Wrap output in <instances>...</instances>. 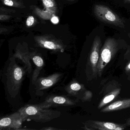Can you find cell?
<instances>
[{
  "label": "cell",
  "instance_id": "1",
  "mask_svg": "<svg viewBox=\"0 0 130 130\" xmlns=\"http://www.w3.org/2000/svg\"><path fill=\"white\" fill-rule=\"evenodd\" d=\"M18 111L21 114L24 121L31 120L43 123L50 121L61 115V112L59 111L42 108L39 104L26 105Z\"/></svg>",
  "mask_w": 130,
  "mask_h": 130
},
{
  "label": "cell",
  "instance_id": "15",
  "mask_svg": "<svg viewBox=\"0 0 130 130\" xmlns=\"http://www.w3.org/2000/svg\"><path fill=\"white\" fill-rule=\"evenodd\" d=\"M41 43L43 47L45 48H48L51 50H57V49H60L61 52L64 51V50L61 49L60 46L59 45H56L54 42L50 41H41Z\"/></svg>",
  "mask_w": 130,
  "mask_h": 130
},
{
  "label": "cell",
  "instance_id": "3",
  "mask_svg": "<svg viewBox=\"0 0 130 130\" xmlns=\"http://www.w3.org/2000/svg\"><path fill=\"white\" fill-rule=\"evenodd\" d=\"M119 49L118 43L115 39L109 38L106 39L100 51L97 67L98 76H102L104 69L116 54Z\"/></svg>",
  "mask_w": 130,
  "mask_h": 130
},
{
  "label": "cell",
  "instance_id": "26",
  "mask_svg": "<svg viewBox=\"0 0 130 130\" xmlns=\"http://www.w3.org/2000/svg\"><path fill=\"white\" fill-rule=\"evenodd\" d=\"M125 1H127V2H128L130 3V0H125Z\"/></svg>",
  "mask_w": 130,
  "mask_h": 130
},
{
  "label": "cell",
  "instance_id": "5",
  "mask_svg": "<svg viewBox=\"0 0 130 130\" xmlns=\"http://www.w3.org/2000/svg\"><path fill=\"white\" fill-rule=\"evenodd\" d=\"M101 45V39L100 36H96L93 41L87 65V69H89V71L90 72L89 74L93 78L98 76L97 67L99 61Z\"/></svg>",
  "mask_w": 130,
  "mask_h": 130
},
{
  "label": "cell",
  "instance_id": "12",
  "mask_svg": "<svg viewBox=\"0 0 130 130\" xmlns=\"http://www.w3.org/2000/svg\"><path fill=\"white\" fill-rule=\"evenodd\" d=\"M66 91L73 96L82 99L84 95L86 90L84 85L79 83L77 81H72L66 87Z\"/></svg>",
  "mask_w": 130,
  "mask_h": 130
},
{
  "label": "cell",
  "instance_id": "16",
  "mask_svg": "<svg viewBox=\"0 0 130 130\" xmlns=\"http://www.w3.org/2000/svg\"><path fill=\"white\" fill-rule=\"evenodd\" d=\"M93 96V93L89 90H86L81 100L83 102L90 101Z\"/></svg>",
  "mask_w": 130,
  "mask_h": 130
},
{
  "label": "cell",
  "instance_id": "21",
  "mask_svg": "<svg viewBox=\"0 0 130 130\" xmlns=\"http://www.w3.org/2000/svg\"><path fill=\"white\" fill-rule=\"evenodd\" d=\"M51 21L54 24H57L59 22V20H58L57 17H54L52 19Z\"/></svg>",
  "mask_w": 130,
  "mask_h": 130
},
{
  "label": "cell",
  "instance_id": "22",
  "mask_svg": "<svg viewBox=\"0 0 130 130\" xmlns=\"http://www.w3.org/2000/svg\"><path fill=\"white\" fill-rule=\"evenodd\" d=\"M125 124L127 126H130V118L127 119L126 123H125Z\"/></svg>",
  "mask_w": 130,
  "mask_h": 130
},
{
  "label": "cell",
  "instance_id": "23",
  "mask_svg": "<svg viewBox=\"0 0 130 130\" xmlns=\"http://www.w3.org/2000/svg\"><path fill=\"white\" fill-rule=\"evenodd\" d=\"M43 129H45V130H49V129H51V130H53V129H56V128H43Z\"/></svg>",
  "mask_w": 130,
  "mask_h": 130
},
{
  "label": "cell",
  "instance_id": "7",
  "mask_svg": "<svg viewBox=\"0 0 130 130\" xmlns=\"http://www.w3.org/2000/svg\"><path fill=\"white\" fill-rule=\"evenodd\" d=\"M77 102L65 96L52 95L48 96L44 102L39 105L42 108H49L51 107L73 106L76 105Z\"/></svg>",
  "mask_w": 130,
  "mask_h": 130
},
{
  "label": "cell",
  "instance_id": "4",
  "mask_svg": "<svg viewBox=\"0 0 130 130\" xmlns=\"http://www.w3.org/2000/svg\"><path fill=\"white\" fill-rule=\"evenodd\" d=\"M94 12L95 16L102 22L124 28V20L108 7L102 5H95Z\"/></svg>",
  "mask_w": 130,
  "mask_h": 130
},
{
  "label": "cell",
  "instance_id": "11",
  "mask_svg": "<svg viewBox=\"0 0 130 130\" xmlns=\"http://www.w3.org/2000/svg\"><path fill=\"white\" fill-rule=\"evenodd\" d=\"M130 108V99L116 101L102 109L101 112H108L125 109Z\"/></svg>",
  "mask_w": 130,
  "mask_h": 130
},
{
  "label": "cell",
  "instance_id": "24",
  "mask_svg": "<svg viewBox=\"0 0 130 130\" xmlns=\"http://www.w3.org/2000/svg\"><path fill=\"white\" fill-rule=\"evenodd\" d=\"M128 37L130 38V33H128Z\"/></svg>",
  "mask_w": 130,
  "mask_h": 130
},
{
  "label": "cell",
  "instance_id": "25",
  "mask_svg": "<svg viewBox=\"0 0 130 130\" xmlns=\"http://www.w3.org/2000/svg\"><path fill=\"white\" fill-rule=\"evenodd\" d=\"M128 79L129 80H130V74L129 75V76H128Z\"/></svg>",
  "mask_w": 130,
  "mask_h": 130
},
{
  "label": "cell",
  "instance_id": "19",
  "mask_svg": "<svg viewBox=\"0 0 130 130\" xmlns=\"http://www.w3.org/2000/svg\"><path fill=\"white\" fill-rule=\"evenodd\" d=\"M125 72L127 74H128V75L130 74V61L126 65L125 68Z\"/></svg>",
  "mask_w": 130,
  "mask_h": 130
},
{
  "label": "cell",
  "instance_id": "8",
  "mask_svg": "<svg viewBox=\"0 0 130 130\" xmlns=\"http://www.w3.org/2000/svg\"><path fill=\"white\" fill-rule=\"evenodd\" d=\"M84 125V128L89 130H122L127 127L125 124H117L95 120H89L86 122Z\"/></svg>",
  "mask_w": 130,
  "mask_h": 130
},
{
  "label": "cell",
  "instance_id": "20",
  "mask_svg": "<svg viewBox=\"0 0 130 130\" xmlns=\"http://www.w3.org/2000/svg\"><path fill=\"white\" fill-rule=\"evenodd\" d=\"M5 5L9 6H12L13 3L11 0H5L4 2Z\"/></svg>",
  "mask_w": 130,
  "mask_h": 130
},
{
  "label": "cell",
  "instance_id": "13",
  "mask_svg": "<svg viewBox=\"0 0 130 130\" xmlns=\"http://www.w3.org/2000/svg\"><path fill=\"white\" fill-rule=\"evenodd\" d=\"M31 59L33 61L36 66V68L33 72L32 77V82L35 84L40 73V71L43 68L44 65V60L40 56L38 55H31Z\"/></svg>",
  "mask_w": 130,
  "mask_h": 130
},
{
  "label": "cell",
  "instance_id": "9",
  "mask_svg": "<svg viewBox=\"0 0 130 130\" xmlns=\"http://www.w3.org/2000/svg\"><path fill=\"white\" fill-rule=\"evenodd\" d=\"M24 121L21 114L17 111L2 118L0 121L1 130H18Z\"/></svg>",
  "mask_w": 130,
  "mask_h": 130
},
{
  "label": "cell",
  "instance_id": "6",
  "mask_svg": "<svg viewBox=\"0 0 130 130\" xmlns=\"http://www.w3.org/2000/svg\"><path fill=\"white\" fill-rule=\"evenodd\" d=\"M121 84L115 80L109 82L103 89V97L98 105L99 109L107 105L108 103L115 99L121 93Z\"/></svg>",
  "mask_w": 130,
  "mask_h": 130
},
{
  "label": "cell",
  "instance_id": "2",
  "mask_svg": "<svg viewBox=\"0 0 130 130\" xmlns=\"http://www.w3.org/2000/svg\"><path fill=\"white\" fill-rule=\"evenodd\" d=\"M10 61L6 74V88L10 96L15 98L19 93L26 72L16 63L14 59H10Z\"/></svg>",
  "mask_w": 130,
  "mask_h": 130
},
{
  "label": "cell",
  "instance_id": "10",
  "mask_svg": "<svg viewBox=\"0 0 130 130\" xmlns=\"http://www.w3.org/2000/svg\"><path fill=\"white\" fill-rule=\"evenodd\" d=\"M61 76V74L56 73L47 77L38 78L35 83L36 88L42 90L50 88L59 81Z\"/></svg>",
  "mask_w": 130,
  "mask_h": 130
},
{
  "label": "cell",
  "instance_id": "14",
  "mask_svg": "<svg viewBox=\"0 0 130 130\" xmlns=\"http://www.w3.org/2000/svg\"><path fill=\"white\" fill-rule=\"evenodd\" d=\"M14 57L17 58L22 61L25 64V66L27 68V71L29 73H31L32 71V67L30 62L31 60V54H21L20 53H16L14 55Z\"/></svg>",
  "mask_w": 130,
  "mask_h": 130
},
{
  "label": "cell",
  "instance_id": "18",
  "mask_svg": "<svg viewBox=\"0 0 130 130\" xmlns=\"http://www.w3.org/2000/svg\"><path fill=\"white\" fill-rule=\"evenodd\" d=\"M35 19H34V17L32 16H29L26 21V24H27L28 26H31L32 25V24L34 23Z\"/></svg>",
  "mask_w": 130,
  "mask_h": 130
},
{
  "label": "cell",
  "instance_id": "17",
  "mask_svg": "<svg viewBox=\"0 0 130 130\" xmlns=\"http://www.w3.org/2000/svg\"><path fill=\"white\" fill-rule=\"evenodd\" d=\"M43 2L47 7H52L54 6V3L51 0H43Z\"/></svg>",
  "mask_w": 130,
  "mask_h": 130
}]
</instances>
